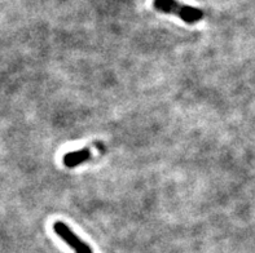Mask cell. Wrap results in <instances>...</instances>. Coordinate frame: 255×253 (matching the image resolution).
Returning <instances> with one entry per match:
<instances>
[{
    "label": "cell",
    "mask_w": 255,
    "mask_h": 253,
    "mask_svg": "<svg viewBox=\"0 0 255 253\" xmlns=\"http://www.w3.org/2000/svg\"><path fill=\"white\" fill-rule=\"evenodd\" d=\"M153 6H154V9L161 13L178 16L179 18H181L189 25L200 22L205 16L204 12L196 6L179 3L176 0H153Z\"/></svg>",
    "instance_id": "6da1fadb"
},
{
    "label": "cell",
    "mask_w": 255,
    "mask_h": 253,
    "mask_svg": "<svg viewBox=\"0 0 255 253\" xmlns=\"http://www.w3.org/2000/svg\"><path fill=\"white\" fill-rule=\"evenodd\" d=\"M52 229L55 231V234L57 235L66 246L74 251V253H94L91 247L84 241H82L81 238L75 234L74 231L69 228L68 225L62 221H55L52 225Z\"/></svg>",
    "instance_id": "7a4b0ae2"
},
{
    "label": "cell",
    "mask_w": 255,
    "mask_h": 253,
    "mask_svg": "<svg viewBox=\"0 0 255 253\" xmlns=\"http://www.w3.org/2000/svg\"><path fill=\"white\" fill-rule=\"evenodd\" d=\"M92 158V153L88 148L81 149V150L70 151V153H66V154L62 157V163H64L65 167L68 168H75L78 166H81L84 162L90 161Z\"/></svg>",
    "instance_id": "3957f363"
}]
</instances>
